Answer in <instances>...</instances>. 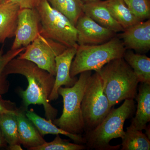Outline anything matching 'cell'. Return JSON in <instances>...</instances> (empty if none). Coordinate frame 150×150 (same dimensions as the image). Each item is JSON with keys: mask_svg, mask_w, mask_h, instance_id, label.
<instances>
[{"mask_svg": "<svg viewBox=\"0 0 150 150\" xmlns=\"http://www.w3.org/2000/svg\"><path fill=\"white\" fill-rule=\"evenodd\" d=\"M40 16L36 8L20 9L14 40L11 49L26 48L40 34Z\"/></svg>", "mask_w": 150, "mask_h": 150, "instance_id": "9c48e42d", "label": "cell"}, {"mask_svg": "<svg viewBox=\"0 0 150 150\" xmlns=\"http://www.w3.org/2000/svg\"><path fill=\"white\" fill-rule=\"evenodd\" d=\"M77 43L80 45L102 44L116 36V33L98 24L83 13L76 25Z\"/></svg>", "mask_w": 150, "mask_h": 150, "instance_id": "30bf717a", "label": "cell"}, {"mask_svg": "<svg viewBox=\"0 0 150 150\" xmlns=\"http://www.w3.org/2000/svg\"><path fill=\"white\" fill-rule=\"evenodd\" d=\"M86 147L81 144L70 143L68 140L63 139L59 135H56L52 142H45L43 144L30 148L29 150H83Z\"/></svg>", "mask_w": 150, "mask_h": 150, "instance_id": "cb8c5ba5", "label": "cell"}, {"mask_svg": "<svg viewBox=\"0 0 150 150\" xmlns=\"http://www.w3.org/2000/svg\"><path fill=\"white\" fill-rule=\"evenodd\" d=\"M111 107L126 99H134L139 82L134 71L123 58L110 61L97 71Z\"/></svg>", "mask_w": 150, "mask_h": 150, "instance_id": "7a4b0ae2", "label": "cell"}, {"mask_svg": "<svg viewBox=\"0 0 150 150\" xmlns=\"http://www.w3.org/2000/svg\"><path fill=\"white\" fill-rule=\"evenodd\" d=\"M84 3L91 2L96 1H99V0H81Z\"/></svg>", "mask_w": 150, "mask_h": 150, "instance_id": "f546056e", "label": "cell"}, {"mask_svg": "<svg viewBox=\"0 0 150 150\" xmlns=\"http://www.w3.org/2000/svg\"><path fill=\"white\" fill-rule=\"evenodd\" d=\"M21 8H36L41 0H9Z\"/></svg>", "mask_w": 150, "mask_h": 150, "instance_id": "4316f807", "label": "cell"}, {"mask_svg": "<svg viewBox=\"0 0 150 150\" xmlns=\"http://www.w3.org/2000/svg\"><path fill=\"white\" fill-rule=\"evenodd\" d=\"M122 139L121 150H149L150 139L142 131L131 125L126 128Z\"/></svg>", "mask_w": 150, "mask_h": 150, "instance_id": "ffe728a7", "label": "cell"}, {"mask_svg": "<svg viewBox=\"0 0 150 150\" xmlns=\"http://www.w3.org/2000/svg\"><path fill=\"white\" fill-rule=\"evenodd\" d=\"M8 150H22L23 149L20 144H15L9 145L8 147Z\"/></svg>", "mask_w": 150, "mask_h": 150, "instance_id": "f1b7e54d", "label": "cell"}, {"mask_svg": "<svg viewBox=\"0 0 150 150\" xmlns=\"http://www.w3.org/2000/svg\"><path fill=\"white\" fill-rule=\"evenodd\" d=\"M36 9L40 16L41 35L68 48H78L76 26L69 19L53 8L48 0H41Z\"/></svg>", "mask_w": 150, "mask_h": 150, "instance_id": "8992f818", "label": "cell"}, {"mask_svg": "<svg viewBox=\"0 0 150 150\" xmlns=\"http://www.w3.org/2000/svg\"><path fill=\"white\" fill-rule=\"evenodd\" d=\"M134 16L140 21L150 17V0H123Z\"/></svg>", "mask_w": 150, "mask_h": 150, "instance_id": "d4e9b609", "label": "cell"}, {"mask_svg": "<svg viewBox=\"0 0 150 150\" xmlns=\"http://www.w3.org/2000/svg\"><path fill=\"white\" fill-rule=\"evenodd\" d=\"M126 50L145 53L150 49V20L139 22L127 28L119 35Z\"/></svg>", "mask_w": 150, "mask_h": 150, "instance_id": "7c38bea8", "label": "cell"}, {"mask_svg": "<svg viewBox=\"0 0 150 150\" xmlns=\"http://www.w3.org/2000/svg\"><path fill=\"white\" fill-rule=\"evenodd\" d=\"M128 50L125 51L123 59L134 71L139 82L150 84V58Z\"/></svg>", "mask_w": 150, "mask_h": 150, "instance_id": "ac0fdd59", "label": "cell"}, {"mask_svg": "<svg viewBox=\"0 0 150 150\" xmlns=\"http://www.w3.org/2000/svg\"><path fill=\"white\" fill-rule=\"evenodd\" d=\"M76 47H68L62 53L56 56V74L55 83L52 91L48 98L49 101L56 100L59 98L58 89L64 86L70 87L72 86L77 81L76 78H72L70 75L71 66L76 53Z\"/></svg>", "mask_w": 150, "mask_h": 150, "instance_id": "8fae6325", "label": "cell"}, {"mask_svg": "<svg viewBox=\"0 0 150 150\" xmlns=\"http://www.w3.org/2000/svg\"><path fill=\"white\" fill-rule=\"evenodd\" d=\"M25 48H20L16 50H10L5 52L3 45L0 49V95L4 94L8 91L10 84L7 79V76L4 74L5 68L9 62L13 59L16 58Z\"/></svg>", "mask_w": 150, "mask_h": 150, "instance_id": "603a6c76", "label": "cell"}, {"mask_svg": "<svg viewBox=\"0 0 150 150\" xmlns=\"http://www.w3.org/2000/svg\"><path fill=\"white\" fill-rule=\"evenodd\" d=\"M51 6L64 15L76 26L84 13V3L81 0H48Z\"/></svg>", "mask_w": 150, "mask_h": 150, "instance_id": "44dd1931", "label": "cell"}, {"mask_svg": "<svg viewBox=\"0 0 150 150\" xmlns=\"http://www.w3.org/2000/svg\"><path fill=\"white\" fill-rule=\"evenodd\" d=\"M67 48L62 43L44 37L40 33L17 57L34 63L55 76V59Z\"/></svg>", "mask_w": 150, "mask_h": 150, "instance_id": "ba28073f", "label": "cell"}, {"mask_svg": "<svg viewBox=\"0 0 150 150\" xmlns=\"http://www.w3.org/2000/svg\"><path fill=\"white\" fill-rule=\"evenodd\" d=\"M20 9L9 0L0 4V44L14 36Z\"/></svg>", "mask_w": 150, "mask_h": 150, "instance_id": "9a60e30c", "label": "cell"}, {"mask_svg": "<svg viewBox=\"0 0 150 150\" xmlns=\"http://www.w3.org/2000/svg\"><path fill=\"white\" fill-rule=\"evenodd\" d=\"M9 1V0H0V4L6 2L7 1Z\"/></svg>", "mask_w": 150, "mask_h": 150, "instance_id": "4dcf8cb0", "label": "cell"}, {"mask_svg": "<svg viewBox=\"0 0 150 150\" xmlns=\"http://www.w3.org/2000/svg\"><path fill=\"white\" fill-rule=\"evenodd\" d=\"M4 73L7 76L18 74L26 78L28 82L27 88L20 92L23 102V106L26 110L31 104L43 105L47 119L52 121L56 119L58 110L49 103L48 100L54 88L55 76L34 63L17 57L9 62Z\"/></svg>", "mask_w": 150, "mask_h": 150, "instance_id": "6da1fadb", "label": "cell"}, {"mask_svg": "<svg viewBox=\"0 0 150 150\" xmlns=\"http://www.w3.org/2000/svg\"><path fill=\"white\" fill-rule=\"evenodd\" d=\"M135 98L137 110L135 117L131 120V125L137 130L142 131L150 121V84L141 83Z\"/></svg>", "mask_w": 150, "mask_h": 150, "instance_id": "2e32d148", "label": "cell"}, {"mask_svg": "<svg viewBox=\"0 0 150 150\" xmlns=\"http://www.w3.org/2000/svg\"><path fill=\"white\" fill-rule=\"evenodd\" d=\"M126 50L118 35L102 44L79 46L71 66L70 75L74 78L86 71H98L110 61L123 58Z\"/></svg>", "mask_w": 150, "mask_h": 150, "instance_id": "277c9868", "label": "cell"}, {"mask_svg": "<svg viewBox=\"0 0 150 150\" xmlns=\"http://www.w3.org/2000/svg\"><path fill=\"white\" fill-rule=\"evenodd\" d=\"M16 114H0V129L6 142L9 145L20 144Z\"/></svg>", "mask_w": 150, "mask_h": 150, "instance_id": "7402d4cb", "label": "cell"}, {"mask_svg": "<svg viewBox=\"0 0 150 150\" xmlns=\"http://www.w3.org/2000/svg\"><path fill=\"white\" fill-rule=\"evenodd\" d=\"M108 7L115 20L123 29L140 21L131 12L123 0H106Z\"/></svg>", "mask_w": 150, "mask_h": 150, "instance_id": "d6986e66", "label": "cell"}, {"mask_svg": "<svg viewBox=\"0 0 150 150\" xmlns=\"http://www.w3.org/2000/svg\"><path fill=\"white\" fill-rule=\"evenodd\" d=\"M26 110L23 106L18 108L16 118L20 143L29 150L42 145L46 142L26 116Z\"/></svg>", "mask_w": 150, "mask_h": 150, "instance_id": "4fadbf2b", "label": "cell"}, {"mask_svg": "<svg viewBox=\"0 0 150 150\" xmlns=\"http://www.w3.org/2000/svg\"><path fill=\"white\" fill-rule=\"evenodd\" d=\"M83 13L98 24L115 33L124 30L112 16L106 1L100 0L84 4Z\"/></svg>", "mask_w": 150, "mask_h": 150, "instance_id": "5bb4252c", "label": "cell"}, {"mask_svg": "<svg viewBox=\"0 0 150 150\" xmlns=\"http://www.w3.org/2000/svg\"><path fill=\"white\" fill-rule=\"evenodd\" d=\"M17 110L15 103L3 99L0 95V114H16Z\"/></svg>", "mask_w": 150, "mask_h": 150, "instance_id": "484cf974", "label": "cell"}, {"mask_svg": "<svg viewBox=\"0 0 150 150\" xmlns=\"http://www.w3.org/2000/svg\"><path fill=\"white\" fill-rule=\"evenodd\" d=\"M135 111L134 99L124 100L122 105L111 110L99 125L93 130L86 132V147L97 150H116L121 145H110L111 140L122 138L125 134V121L131 118Z\"/></svg>", "mask_w": 150, "mask_h": 150, "instance_id": "3957f363", "label": "cell"}, {"mask_svg": "<svg viewBox=\"0 0 150 150\" xmlns=\"http://www.w3.org/2000/svg\"><path fill=\"white\" fill-rule=\"evenodd\" d=\"M80 74L79 77L72 86H62L58 89V93L63 98V112L59 118L52 121L56 126L69 133L81 135L84 132L85 126L81 104L91 71Z\"/></svg>", "mask_w": 150, "mask_h": 150, "instance_id": "5b68a950", "label": "cell"}, {"mask_svg": "<svg viewBox=\"0 0 150 150\" xmlns=\"http://www.w3.org/2000/svg\"><path fill=\"white\" fill-rule=\"evenodd\" d=\"M7 145V143L6 142L4 138L3 137L2 133L0 129V148L5 147Z\"/></svg>", "mask_w": 150, "mask_h": 150, "instance_id": "83f0119b", "label": "cell"}, {"mask_svg": "<svg viewBox=\"0 0 150 150\" xmlns=\"http://www.w3.org/2000/svg\"><path fill=\"white\" fill-rule=\"evenodd\" d=\"M112 107L103 91L102 79L96 72L87 85L81 104L84 132L91 131L98 126Z\"/></svg>", "mask_w": 150, "mask_h": 150, "instance_id": "52a82bcc", "label": "cell"}, {"mask_svg": "<svg viewBox=\"0 0 150 150\" xmlns=\"http://www.w3.org/2000/svg\"><path fill=\"white\" fill-rule=\"evenodd\" d=\"M25 115L34 124L42 136L47 134L56 135L61 134L69 137L76 144H86V139L81 134H71L60 129L53 123L52 120H46L40 117L33 110H26Z\"/></svg>", "mask_w": 150, "mask_h": 150, "instance_id": "e0dca14e", "label": "cell"}]
</instances>
